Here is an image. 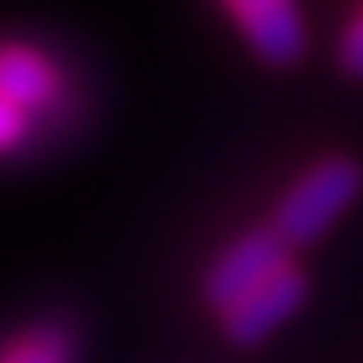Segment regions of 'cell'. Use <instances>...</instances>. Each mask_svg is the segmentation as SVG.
Here are the masks:
<instances>
[{"label": "cell", "mask_w": 363, "mask_h": 363, "mask_svg": "<svg viewBox=\"0 0 363 363\" xmlns=\"http://www.w3.org/2000/svg\"><path fill=\"white\" fill-rule=\"evenodd\" d=\"M363 196V164L354 155H323L281 191L272 204V232L291 250L313 245L340 223V213Z\"/></svg>", "instance_id": "cell-1"}, {"label": "cell", "mask_w": 363, "mask_h": 363, "mask_svg": "<svg viewBox=\"0 0 363 363\" xmlns=\"http://www.w3.org/2000/svg\"><path fill=\"white\" fill-rule=\"evenodd\" d=\"M291 255L295 250L272 232V223L250 227V232H241L236 241H227L218 255L209 259V268H204V277H200V300L209 304L213 313H227L236 300L255 295L259 286H268L277 272H286Z\"/></svg>", "instance_id": "cell-2"}, {"label": "cell", "mask_w": 363, "mask_h": 363, "mask_svg": "<svg viewBox=\"0 0 363 363\" xmlns=\"http://www.w3.org/2000/svg\"><path fill=\"white\" fill-rule=\"evenodd\" d=\"M227 18L236 23L250 55L268 68H291L309 55V28H304L300 0H218Z\"/></svg>", "instance_id": "cell-3"}, {"label": "cell", "mask_w": 363, "mask_h": 363, "mask_svg": "<svg viewBox=\"0 0 363 363\" xmlns=\"http://www.w3.org/2000/svg\"><path fill=\"white\" fill-rule=\"evenodd\" d=\"M304 300H309V272L300 264H291L286 272H277L268 286H259L255 295H245V300H236L227 313H218L223 318V340L236 345V350L264 345L286 318H295L304 309Z\"/></svg>", "instance_id": "cell-4"}, {"label": "cell", "mask_w": 363, "mask_h": 363, "mask_svg": "<svg viewBox=\"0 0 363 363\" xmlns=\"http://www.w3.org/2000/svg\"><path fill=\"white\" fill-rule=\"evenodd\" d=\"M0 96L18 109H41L60 96V68L50 55L23 41H0Z\"/></svg>", "instance_id": "cell-5"}, {"label": "cell", "mask_w": 363, "mask_h": 363, "mask_svg": "<svg viewBox=\"0 0 363 363\" xmlns=\"http://www.w3.org/2000/svg\"><path fill=\"white\" fill-rule=\"evenodd\" d=\"M77 336L64 323H37L0 350V363H73Z\"/></svg>", "instance_id": "cell-6"}, {"label": "cell", "mask_w": 363, "mask_h": 363, "mask_svg": "<svg viewBox=\"0 0 363 363\" xmlns=\"http://www.w3.org/2000/svg\"><path fill=\"white\" fill-rule=\"evenodd\" d=\"M336 68L350 77V82H363V5L350 14V23L340 28L336 41Z\"/></svg>", "instance_id": "cell-7"}, {"label": "cell", "mask_w": 363, "mask_h": 363, "mask_svg": "<svg viewBox=\"0 0 363 363\" xmlns=\"http://www.w3.org/2000/svg\"><path fill=\"white\" fill-rule=\"evenodd\" d=\"M23 141H28V109L0 96V155H14Z\"/></svg>", "instance_id": "cell-8"}]
</instances>
